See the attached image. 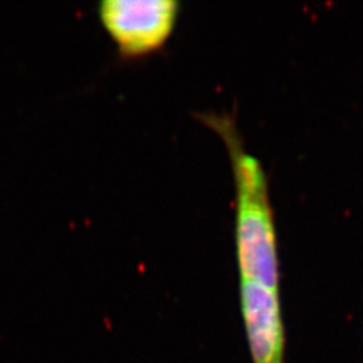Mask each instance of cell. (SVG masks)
Here are the masks:
<instances>
[{"label":"cell","mask_w":363,"mask_h":363,"mask_svg":"<svg viewBox=\"0 0 363 363\" xmlns=\"http://www.w3.org/2000/svg\"><path fill=\"white\" fill-rule=\"evenodd\" d=\"M240 306L253 363H284L280 291L240 281Z\"/></svg>","instance_id":"obj_3"},{"label":"cell","mask_w":363,"mask_h":363,"mask_svg":"<svg viewBox=\"0 0 363 363\" xmlns=\"http://www.w3.org/2000/svg\"><path fill=\"white\" fill-rule=\"evenodd\" d=\"M201 120L226 145L235 186V252L240 281L280 291V257L269 183L261 162L245 148L229 115L203 113Z\"/></svg>","instance_id":"obj_1"},{"label":"cell","mask_w":363,"mask_h":363,"mask_svg":"<svg viewBox=\"0 0 363 363\" xmlns=\"http://www.w3.org/2000/svg\"><path fill=\"white\" fill-rule=\"evenodd\" d=\"M179 10L177 0H104L99 4V18L120 57L136 60L169 42Z\"/></svg>","instance_id":"obj_2"}]
</instances>
